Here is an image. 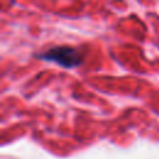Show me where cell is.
Returning <instances> with one entry per match:
<instances>
[{
	"instance_id": "1",
	"label": "cell",
	"mask_w": 159,
	"mask_h": 159,
	"mask_svg": "<svg viewBox=\"0 0 159 159\" xmlns=\"http://www.w3.org/2000/svg\"><path fill=\"white\" fill-rule=\"evenodd\" d=\"M36 57L42 61L55 62L63 68H75L83 62V55L81 51L68 45L53 46L45 52L36 55Z\"/></svg>"
}]
</instances>
